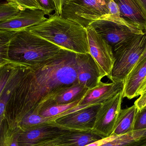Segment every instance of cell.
Listing matches in <instances>:
<instances>
[{
  "label": "cell",
  "instance_id": "9a60e30c",
  "mask_svg": "<svg viewBox=\"0 0 146 146\" xmlns=\"http://www.w3.org/2000/svg\"><path fill=\"white\" fill-rule=\"evenodd\" d=\"M59 145L86 146L102 139L92 130L84 132L68 131L55 137Z\"/></svg>",
  "mask_w": 146,
  "mask_h": 146
},
{
  "label": "cell",
  "instance_id": "8fae6325",
  "mask_svg": "<svg viewBox=\"0 0 146 146\" xmlns=\"http://www.w3.org/2000/svg\"><path fill=\"white\" fill-rule=\"evenodd\" d=\"M123 88V82H121L104 83L101 81L96 86L88 89L78 106V108L82 110L101 104L122 91Z\"/></svg>",
  "mask_w": 146,
  "mask_h": 146
},
{
  "label": "cell",
  "instance_id": "ffe728a7",
  "mask_svg": "<svg viewBox=\"0 0 146 146\" xmlns=\"http://www.w3.org/2000/svg\"><path fill=\"white\" fill-rule=\"evenodd\" d=\"M49 124L56 125L54 122H51L50 117H44L35 111H31L23 117L16 127L21 130H24L33 127Z\"/></svg>",
  "mask_w": 146,
  "mask_h": 146
},
{
  "label": "cell",
  "instance_id": "d590c367",
  "mask_svg": "<svg viewBox=\"0 0 146 146\" xmlns=\"http://www.w3.org/2000/svg\"></svg>",
  "mask_w": 146,
  "mask_h": 146
},
{
  "label": "cell",
  "instance_id": "e575fe53",
  "mask_svg": "<svg viewBox=\"0 0 146 146\" xmlns=\"http://www.w3.org/2000/svg\"></svg>",
  "mask_w": 146,
  "mask_h": 146
},
{
  "label": "cell",
  "instance_id": "484cf974",
  "mask_svg": "<svg viewBox=\"0 0 146 146\" xmlns=\"http://www.w3.org/2000/svg\"><path fill=\"white\" fill-rule=\"evenodd\" d=\"M39 6L40 9L46 13V15H50L53 11L56 10L54 0H36Z\"/></svg>",
  "mask_w": 146,
  "mask_h": 146
},
{
  "label": "cell",
  "instance_id": "4316f807",
  "mask_svg": "<svg viewBox=\"0 0 146 146\" xmlns=\"http://www.w3.org/2000/svg\"><path fill=\"white\" fill-rule=\"evenodd\" d=\"M19 6L21 11L26 9H39V6L36 0H12Z\"/></svg>",
  "mask_w": 146,
  "mask_h": 146
},
{
  "label": "cell",
  "instance_id": "cb8c5ba5",
  "mask_svg": "<svg viewBox=\"0 0 146 146\" xmlns=\"http://www.w3.org/2000/svg\"><path fill=\"white\" fill-rule=\"evenodd\" d=\"M20 11L19 6L14 3H0V22L16 17Z\"/></svg>",
  "mask_w": 146,
  "mask_h": 146
},
{
  "label": "cell",
  "instance_id": "7402d4cb",
  "mask_svg": "<svg viewBox=\"0 0 146 146\" xmlns=\"http://www.w3.org/2000/svg\"><path fill=\"white\" fill-rule=\"evenodd\" d=\"M17 32L0 30V65L10 60L9 57V44Z\"/></svg>",
  "mask_w": 146,
  "mask_h": 146
},
{
  "label": "cell",
  "instance_id": "6da1fadb",
  "mask_svg": "<svg viewBox=\"0 0 146 146\" xmlns=\"http://www.w3.org/2000/svg\"><path fill=\"white\" fill-rule=\"evenodd\" d=\"M76 55L62 49L48 61L29 68L6 107L5 117L9 127L16 128L31 111L38 114L59 92L78 82Z\"/></svg>",
  "mask_w": 146,
  "mask_h": 146
},
{
  "label": "cell",
  "instance_id": "f546056e",
  "mask_svg": "<svg viewBox=\"0 0 146 146\" xmlns=\"http://www.w3.org/2000/svg\"><path fill=\"white\" fill-rule=\"evenodd\" d=\"M146 33V29L144 30V31ZM146 60V48L145 49V51H144V53H143V54L141 56V58H140L139 60V61L137 62L136 65H135V66L134 68L133 69H134L135 68L139 66L140 65H141V64L144 62V61H145Z\"/></svg>",
  "mask_w": 146,
  "mask_h": 146
},
{
  "label": "cell",
  "instance_id": "8992f818",
  "mask_svg": "<svg viewBox=\"0 0 146 146\" xmlns=\"http://www.w3.org/2000/svg\"><path fill=\"white\" fill-rule=\"evenodd\" d=\"M139 35L113 51L115 62L108 76L112 82H123L146 48V33Z\"/></svg>",
  "mask_w": 146,
  "mask_h": 146
},
{
  "label": "cell",
  "instance_id": "44dd1931",
  "mask_svg": "<svg viewBox=\"0 0 146 146\" xmlns=\"http://www.w3.org/2000/svg\"><path fill=\"white\" fill-rule=\"evenodd\" d=\"M19 129L9 127L6 118L0 129V146H19Z\"/></svg>",
  "mask_w": 146,
  "mask_h": 146
},
{
  "label": "cell",
  "instance_id": "ba28073f",
  "mask_svg": "<svg viewBox=\"0 0 146 146\" xmlns=\"http://www.w3.org/2000/svg\"><path fill=\"white\" fill-rule=\"evenodd\" d=\"M89 54L96 62L101 78L111 73L115 62L112 48L89 25L86 28Z\"/></svg>",
  "mask_w": 146,
  "mask_h": 146
},
{
  "label": "cell",
  "instance_id": "5b68a950",
  "mask_svg": "<svg viewBox=\"0 0 146 146\" xmlns=\"http://www.w3.org/2000/svg\"><path fill=\"white\" fill-rule=\"evenodd\" d=\"M112 48L113 51L139 35L144 33L130 22L120 17L108 16L90 25Z\"/></svg>",
  "mask_w": 146,
  "mask_h": 146
},
{
  "label": "cell",
  "instance_id": "52a82bcc",
  "mask_svg": "<svg viewBox=\"0 0 146 146\" xmlns=\"http://www.w3.org/2000/svg\"><path fill=\"white\" fill-rule=\"evenodd\" d=\"M123 98L122 91L100 104L92 131L102 139L110 137L113 133Z\"/></svg>",
  "mask_w": 146,
  "mask_h": 146
},
{
  "label": "cell",
  "instance_id": "d4e9b609",
  "mask_svg": "<svg viewBox=\"0 0 146 146\" xmlns=\"http://www.w3.org/2000/svg\"><path fill=\"white\" fill-rule=\"evenodd\" d=\"M146 129V108L138 111L135 123L134 130Z\"/></svg>",
  "mask_w": 146,
  "mask_h": 146
},
{
  "label": "cell",
  "instance_id": "f1b7e54d",
  "mask_svg": "<svg viewBox=\"0 0 146 146\" xmlns=\"http://www.w3.org/2000/svg\"><path fill=\"white\" fill-rule=\"evenodd\" d=\"M54 1L56 8L55 14L60 15L61 14L62 9L65 0H54Z\"/></svg>",
  "mask_w": 146,
  "mask_h": 146
},
{
  "label": "cell",
  "instance_id": "ac0fdd59",
  "mask_svg": "<svg viewBox=\"0 0 146 146\" xmlns=\"http://www.w3.org/2000/svg\"><path fill=\"white\" fill-rule=\"evenodd\" d=\"M138 110L135 105L120 111L111 136H119L133 131Z\"/></svg>",
  "mask_w": 146,
  "mask_h": 146
},
{
  "label": "cell",
  "instance_id": "4dcf8cb0",
  "mask_svg": "<svg viewBox=\"0 0 146 146\" xmlns=\"http://www.w3.org/2000/svg\"><path fill=\"white\" fill-rule=\"evenodd\" d=\"M146 92V78L141 84L137 94V97L141 95L142 94Z\"/></svg>",
  "mask_w": 146,
  "mask_h": 146
},
{
  "label": "cell",
  "instance_id": "d6986e66",
  "mask_svg": "<svg viewBox=\"0 0 146 146\" xmlns=\"http://www.w3.org/2000/svg\"><path fill=\"white\" fill-rule=\"evenodd\" d=\"M26 66L10 60L0 65V96L8 83Z\"/></svg>",
  "mask_w": 146,
  "mask_h": 146
},
{
  "label": "cell",
  "instance_id": "7c38bea8",
  "mask_svg": "<svg viewBox=\"0 0 146 146\" xmlns=\"http://www.w3.org/2000/svg\"><path fill=\"white\" fill-rule=\"evenodd\" d=\"M76 54L78 83L88 89L94 87L102 80L96 62L90 54Z\"/></svg>",
  "mask_w": 146,
  "mask_h": 146
},
{
  "label": "cell",
  "instance_id": "7a4b0ae2",
  "mask_svg": "<svg viewBox=\"0 0 146 146\" xmlns=\"http://www.w3.org/2000/svg\"><path fill=\"white\" fill-rule=\"evenodd\" d=\"M25 30L62 49L75 54H89L86 29L60 15H50L45 21Z\"/></svg>",
  "mask_w": 146,
  "mask_h": 146
},
{
  "label": "cell",
  "instance_id": "836d02e7",
  "mask_svg": "<svg viewBox=\"0 0 146 146\" xmlns=\"http://www.w3.org/2000/svg\"><path fill=\"white\" fill-rule=\"evenodd\" d=\"M7 2H11V1H12V0H7Z\"/></svg>",
  "mask_w": 146,
  "mask_h": 146
},
{
  "label": "cell",
  "instance_id": "603a6c76",
  "mask_svg": "<svg viewBox=\"0 0 146 146\" xmlns=\"http://www.w3.org/2000/svg\"><path fill=\"white\" fill-rule=\"evenodd\" d=\"M81 100L66 104H56L50 106L40 111L38 114L44 117H55L79 105Z\"/></svg>",
  "mask_w": 146,
  "mask_h": 146
},
{
  "label": "cell",
  "instance_id": "9c48e42d",
  "mask_svg": "<svg viewBox=\"0 0 146 146\" xmlns=\"http://www.w3.org/2000/svg\"><path fill=\"white\" fill-rule=\"evenodd\" d=\"M100 104L89 106L62 117L55 121L59 126L69 130L84 132L92 130Z\"/></svg>",
  "mask_w": 146,
  "mask_h": 146
},
{
  "label": "cell",
  "instance_id": "d6a6232c",
  "mask_svg": "<svg viewBox=\"0 0 146 146\" xmlns=\"http://www.w3.org/2000/svg\"><path fill=\"white\" fill-rule=\"evenodd\" d=\"M5 116L2 117L0 118V129H1V127L3 123V121H4V119H5Z\"/></svg>",
  "mask_w": 146,
  "mask_h": 146
},
{
  "label": "cell",
  "instance_id": "3957f363",
  "mask_svg": "<svg viewBox=\"0 0 146 146\" xmlns=\"http://www.w3.org/2000/svg\"><path fill=\"white\" fill-rule=\"evenodd\" d=\"M61 48L26 30L16 33L9 44L10 60L29 66L48 61L60 52Z\"/></svg>",
  "mask_w": 146,
  "mask_h": 146
},
{
  "label": "cell",
  "instance_id": "2e32d148",
  "mask_svg": "<svg viewBox=\"0 0 146 146\" xmlns=\"http://www.w3.org/2000/svg\"><path fill=\"white\" fill-rule=\"evenodd\" d=\"M146 78V60L133 69L123 82V98L132 99L137 97V94Z\"/></svg>",
  "mask_w": 146,
  "mask_h": 146
},
{
  "label": "cell",
  "instance_id": "4fadbf2b",
  "mask_svg": "<svg viewBox=\"0 0 146 146\" xmlns=\"http://www.w3.org/2000/svg\"><path fill=\"white\" fill-rule=\"evenodd\" d=\"M46 14L39 9H26L14 18L0 22V30L19 32L41 24L47 19Z\"/></svg>",
  "mask_w": 146,
  "mask_h": 146
},
{
  "label": "cell",
  "instance_id": "30bf717a",
  "mask_svg": "<svg viewBox=\"0 0 146 146\" xmlns=\"http://www.w3.org/2000/svg\"><path fill=\"white\" fill-rule=\"evenodd\" d=\"M71 130L59 125L50 124L33 127L24 130L19 129L18 143L19 146H33L41 141L59 136Z\"/></svg>",
  "mask_w": 146,
  "mask_h": 146
},
{
  "label": "cell",
  "instance_id": "277c9868",
  "mask_svg": "<svg viewBox=\"0 0 146 146\" xmlns=\"http://www.w3.org/2000/svg\"><path fill=\"white\" fill-rule=\"evenodd\" d=\"M113 0H65L60 16L86 28L110 14Z\"/></svg>",
  "mask_w": 146,
  "mask_h": 146
},
{
  "label": "cell",
  "instance_id": "1f68e13d",
  "mask_svg": "<svg viewBox=\"0 0 146 146\" xmlns=\"http://www.w3.org/2000/svg\"><path fill=\"white\" fill-rule=\"evenodd\" d=\"M146 13V0H139Z\"/></svg>",
  "mask_w": 146,
  "mask_h": 146
},
{
  "label": "cell",
  "instance_id": "83f0119b",
  "mask_svg": "<svg viewBox=\"0 0 146 146\" xmlns=\"http://www.w3.org/2000/svg\"><path fill=\"white\" fill-rule=\"evenodd\" d=\"M134 104L137 107L138 111L146 108V92L140 95V97L135 102Z\"/></svg>",
  "mask_w": 146,
  "mask_h": 146
},
{
  "label": "cell",
  "instance_id": "5bb4252c",
  "mask_svg": "<svg viewBox=\"0 0 146 146\" xmlns=\"http://www.w3.org/2000/svg\"><path fill=\"white\" fill-rule=\"evenodd\" d=\"M120 12V17L141 31L146 29V13L139 0H113Z\"/></svg>",
  "mask_w": 146,
  "mask_h": 146
},
{
  "label": "cell",
  "instance_id": "e0dca14e",
  "mask_svg": "<svg viewBox=\"0 0 146 146\" xmlns=\"http://www.w3.org/2000/svg\"><path fill=\"white\" fill-rule=\"evenodd\" d=\"M88 89L77 82L59 92L45 105L42 110L53 105L66 104L82 99Z\"/></svg>",
  "mask_w": 146,
  "mask_h": 146
}]
</instances>
